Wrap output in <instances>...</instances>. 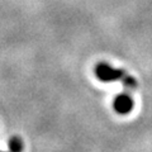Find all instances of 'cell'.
Here are the masks:
<instances>
[{"instance_id":"6da1fadb","label":"cell","mask_w":152,"mask_h":152,"mask_svg":"<svg viewBox=\"0 0 152 152\" xmlns=\"http://www.w3.org/2000/svg\"><path fill=\"white\" fill-rule=\"evenodd\" d=\"M95 74H96L98 79L100 81L113 83L117 81V80H121L126 75V71L121 69H114L108 64H99L95 69Z\"/></svg>"},{"instance_id":"7a4b0ae2","label":"cell","mask_w":152,"mask_h":152,"mask_svg":"<svg viewBox=\"0 0 152 152\" xmlns=\"http://www.w3.org/2000/svg\"><path fill=\"white\" fill-rule=\"evenodd\" d=\"M133 99L128 94H121L114 99L113 108L118 114H128L133 109Z\"/></svg>"},{"instance_id":"3957f363","label":"cell","mask_w":152,"mask_h":152,"mask_svg":"<svg viewBox=\"0 0 152 152\" xmlns=\"http://www.w3.org/2000/svg\"><path fill=\"white\" fill-rule=\"evenodd\" d=\"M8 146H9L10 152H22L23 151V142L17 136H14V137H12V138L9 140Z\"/></svg>"},{"instance_id":"277c9868","label":"cell","mask_w":152,"mask_h":152,"mask_svg":"<svg viewBox=\"0 0 152 152\" xmlns=\"http://www.w3.org/2000/svg\"><path fill=\"white\" fill-rule=\"evenodd\" d=\"M121 81H122V84L124 85L127 89H129V90L137 88V81H136V79L132 77V76H128L127 74L121 79Z\"/></svg>"}]
</instances>
